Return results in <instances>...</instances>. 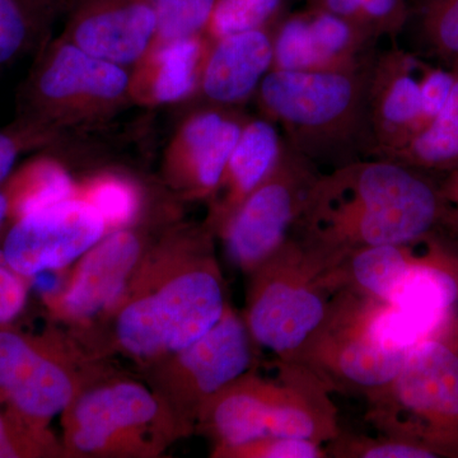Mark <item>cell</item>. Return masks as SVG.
I'll list each match as a JSON object with an SVG mask.
<instances>
[{
  "label": "cell",
  "mask_w": 458,
  "mask_h": 458,
  "mask_svg": "<svg viewBox=\"0 0 458 458\" xmlns=\"http://www.w3.org/2000/svg\"><path fill=\"white\" fill-rule=\"evenodd\" d=\"M214 240L205 223L167 232L147 250L113 309L83 335H101L106 349L146 367L203 336L229 304Z\"/></svg>",
  "instance_id": "6da1fadb"
},
{
  "label": "cell",
  "mask_w": 458,
  "mask_h": 458,
  "mask_svg": "<svg viewBox=\"0 0 458 458\" xmlns=\"http://www.w3.org/2000/svg\"><path fill=\"white\" fill-rule=\"evenodd\" d=\"M448 209L430 174L393 159L366 158L319 174L293 232L340 259L360 247L429 236Z\"/></svg>",
  "instance_id": "7a4b0ae2"
},
{
  "label": "cell",
  "mask_w": 458,
  "mask_h": 458,
  "mask_svg": "<svg viewBox=\"0 0 458 458\" xmlns=\"http://www.w3.org/2000/svg\"><path fill=\"white\" fill-rule=\"evenodd\" d=\"M375 55L339 71H270L254 96L260 116L321 171L372 158L369 89Z\"/></svg>",
  "instance_id": "3957f363"
},
{
  "label": "cell",
  "mask_w": 458,
  "mask_h": 458,
  "mask_svg": "<svg viewBox=\"0 0 458 458\" xmlns=\"http://www.w3.org/2000/svg\"><path fill=\"white\" fill-rule=\"evenodd\" d=\"M331 391L315 373L276 360V376L250 369L225 386L201 410L197 428L214 447L267 437L327 443L342 432Z\"/></svg>",
  "instance_id": "277c9868"
},
{
  "label": "cell",
  "mask_w": 458,
  "mask_h": 458,
  "mask_svg": "<svg viewBox=\"0 0 458 458\" xmlns=\"http://www.w3.org/2000/svg\"><path fill=\"white\" fill-rule=\"evenodd\" d=\"M337 261L292 232L278 251L250 274L242 318L256 346L276 360H295L340 292L333 276Z\"/></svg>",
  "instance_id": "5b68a950"
},
{
  "label": "cell",
  "mask_w": 458,
  "mask_h": 458,
  "mask_svg": "<svg viewBox=\"0 0 458 458\" xmlns=\"http://www.w3.org/2000/svg\"><path fill=\"white\" fill-rule=\"evenodd\" d=\"M65 457L155 458L192 433L152 387L96 370L63 411Z\"/></svg>",
  "instance_id": "8992f818"
},
{
  "label": "cell",
  "mask_w": 458,
  "mask_h": 458,
  "mask_svg": "<svg viewBox=\"0 0 458 458\" xmlns=\"http://www.w3.org/2000/svg\"><path fill=\"white\" fill-rule=\"evenodd\" d=\"M131 105V72L60 36L38 55L23 83L18 120L63 135L111 119Z\"/></svg>",
  "instance_id": "52a82bcc"
},
{
  "label": "cell",
  "mask_w": 458,
  "mask_h": 458,
  "mask_svg": "<svg viewBox=\"0 0 458 458\" xmlns=\"http://www.w3.org/2000/svg\"><path fill=\"white\" fill-rule=\"evenodd\" d=\"M369 419L388 436L458 452V352L441 340L410 349L393 384L372 399Z\"/></svg>",
  "instance_id": "ba28073f"
},
{
  "label": "cell",
  "mask_w": 458,
  "mask_h": 458,
  "mask_svg": "<svg viewBox=\"0 0 458 458\" xmlns=\"http://www.w3.org/2000/svg\"><path fill=\"white\" fill-rule=\"evenodd\" d=\"M378 306L342 289L327 318L292 361L315 373L333 394H360L367 400L381 394L399 375L410 349L379 335Z\"/></svg>",
  "instance_id": "9c48e42d"
},
{
  "label": "cell",
  "mask_w": 458,
  "mask_h": 458,
  "mask_svg": "<svg viewBox=\"0 0 458 458\" xmlns=\"http://www.w3.org/2000/svg\"><path fill=\"white\" fill-rule=\"evenodd\" d=\"M255 346L245 319L228 304L203 336L147 367L150 387L192 432L204 406L251 369Z\"/></svg>",
  "instance_id": "30bf717a"
},
{
  "label": "cell",
  "mask_w": 458,
  "mask_h": 458,
  "mask_svg": "<svg viewBox=\"0 0 458 458\" xmlns=\"http://www.w3.org/2000/svg\"><path fill=\"white\" fill-rule=\"evenodd\" d=\"M95 361L69 339L0 330V400L30 423L47 428L98 369Z\"/></svg>",
  "instance_id": "8fae6325"
},
{
  "label": "cell",
  "mask_w": 458,
  "mask_h": 458,
  "mask_svg": "<svg viewBox=\"0 0 458 458\" xmlns=\"http://www.w3.org/2000/svg\"><path fill=\"white\" fill-rule=\"evenodd\" d=\"M322 171L283 141L276 167L243 201L218 236L242 273H254L288 240Z\"/></svg>",
  "instance_id": "7c38bea8"
},
{
  "label": "cell",
  "mask_w": 458,
  "mask_h": 458,
  "mask_svg": "<svg viewBox=\"0 0 458 458\" xmlns=\"http://www.w3.org/2000/svg\"><path fill=\"white\" fill-rule=\"evenodd\" d=\"M147 250L146 234L135 225L99 240L82 255L63 292L51 298L56 318L78 336L96 327L122 297Z\"/></svg>",
  "instance_id": "4fadbf2b"
},
{
  "label": "cell",
  "mask_w": 458,
  "mask_h": 458,
  "mask_svg": "<svg viewBox=\"0 0 458 458\" xmlns=\"http://www.w3.org/2000/svg\"><path fill=\"white\" fill-rule=\"evenodd\" d=\"M106 234L104 218L95 208L69 198L14 221L3 258L18 276H33L82 258Z\"/></svg>",
  "instance_id": "5bb4252c"
},
{
  "label": "cell",
  "mask_w": 458,
  "mask_h": 458,
  "mask_svg": "<svg viewBox=\"0 0 458 458\" xmlns=\"http://www.w3.org/2000/svg\"><path fill=\"white\" fill-rule=\"evenodd\" d=\"M247 116L240 108L203 106L177 126L165 147L162 174L182 200L209 201Z\"/></svg>",
  "instance_id": "9a60e30c"
},
{
  "label": "cell",
  "mask_w": 458,
  "mask_h": 458,
  "mask_svg": "<svg viewBox=\"0 0 458 458\" xmlns=\"http://www.w3.org/2000/svg\"><path fill=\"white\" fill-rule=\"evenodd\" d=\"M152 0H83L62 38L105 62L134 66L156 42Z\"/></svg>",
  "instance_id": "2e32d148"
},
{
  "label": "cell",
  "mask_w": 458,
  "mask_h": 458,
  "mask_svg": "<svg viewBox=\"0 0 458 458\" xmlns=\"http://www.w3.org/2000/svg\"><path fill=\"white\" fill-rule=\"evenodd\" d=\"M420 57L391 45L370 66L369 107L375 140L372 158H385L415 134L420 113Z\"/></svg>",
  "instance_id": "e0dca14e"
},
{
  "label": "cell",
  "mask_w": 458,
  "mask_h": 458,
  "mask_svg": "<svg viewBox=\"0 0 458 458\" xmlns=\"http://www.w3.org/2000/svg\"><path fill=\"white\" fill-rule=\"evenodd\" d=\"M273 30L210 40L197 93L204 105L240 108L254 98L273 66Z\"/></svg>",
  "instance_id": "ac0fdd59"
},
{
  "label": "cell",
  "mask_w": 458,
  "mask_h": 458,
  "mask_svg": "<svg viewBox=\"0 0 458 458\" xmlns=\"http://www.w3.org/2000/svg\"><path fill=\"white\" fill-rule=\"evenodd\" d=\"M282 148L283 138L278 126L262 116H247L221 182L208 201L209 210L204 223L216 237L243 201L269 176Z\"/></svg>",
  "instance_id": "d6986e66"
},
{
  "label": "cell",
  "mask_w": 458,
  "mask_h": 458,
  "mask_svg": "<svg viewBox=\"0 0 458 458\" xmlns=\"http://www.w3.org/2000/svg\"><path fill=\"white\" fill-rule=\"evenodd\" d=\"M209 44L200 33L153 45L131 68V104L159 107L195 98Z\"/></svg>",
  "instance_id": "ffe728a7"
},
{
  "label": "cell",
  "mask_w": 458,
  "mask_h": 458,
  "mask_svg": "<svg viewBox=\"0 0 458 458\" xmlns=\"http://www.w3.org/2000/svg\"><path fill=\"white\" fill-rule=\"evenodd\" d=\"M403 33L410 53L458 72V0H409Z\"/></svg>",
  "instance_id": "44dd1931"
},
{
  "label": "cell",
  "mask_w": 458,
  "mask_h": 458,
  "mask_svg": "<svg viewBox=\"0 0 458 458\" xmlns=\"http://www.w3.org/2000/svg\"><path fill=\"white\" fill-rule=\"evenodd\" d=\"M450 98L441 113L403 147L385 157L427 172H451L458 168V72Z\"/></svg>",
  "instance_id": "7402d4cb"
},
{
  "label": "cell",
  "mask_w": 458,
  "mask_h": 458,
  "mask_svg": "<svg viewBox=\"0 0 458 458\" xmlns=\"http://www.w3.org/2000/svg\"><path fill=\"white\" fill-rule=\"evenodd\" d=\"M4 182L13 201L14 221L72 198L75 183L64 165L51 157L31 159Z\"/></svg>",
  "instance_id": "603a6c76"
},
{
  "label": "cell",
  "mask_w": 458,
  "mask_h": 458,
  "mask_svg": "<svg viewBox=\"0 0 458 458\" xmlns=\"http://www.w3.org/2000/svg\"><path fill=\"white\" fill-rule=\"evenodd\" d=\"M72 198L86 201L101 214L107 234L134 225L143 209L140 186L114 171H101L75 182Z\"/></svg>",
  "instance_id": "cb8c5ba5"
},
{
  "label": "cell",
  "mask_w": 458,
  "mask_h": 458,
  "mask_svg": "<svg viewBox=\"0 0 458 458\" xmlns=\"http://www.w3.org/2000/svg\"><path fill=\"white\" fill-rule=\"evenodd\" d=\"M285 0H214L204 35L218 40L233 33L274 29Z\"/></svg>",
  "instance_id": "d4e9b609"
},
{
  "label": "cell",
  "mask_w": 458,
  "mask_h": 458,
  "mask_svg": "<svg viewBox=\"0 0 458 458\" xmlns=\"http://www.w3.org/2000/svg\"><path fill=\"white\" fill-rule=\"evenodd\" d=\"M328 457L334 458H434L436 452L409 439L399 437H369L340 432L327 443Z\"/></svg>",
  "instance_id": "484cf974"
},
{
  "label": "cell",
  "mask_w": 458,
  "mask_h": 458,
  "mask_svg": "<svg viewBox=\"0 0 458 458\" xmlns=\"http://www.w3.org/2000/svg\"><path fill=\"white\" fill-rule=\"evenodd\" d=\"M63 456V443L47 428L35 426L11 410L0 414V458Z\"/></svg>",
  "instance_id": "4316f807"
},
{
  "label": "cell",
  "mask_w": 458,
  "mask_h": 458,
  "mask_svg": "<svg viewBox=\"0 0 458 458\" xmlns=\"http://www.w3.org/2000/svg\"><path fill=\"white\" fill-rule=\"evenodd\" d=\"M157 18V44L204 33L214 0H152Z\"/></svg>",
  "instance_id": "83f0119b"
},
{
  "label": "cell",
  "mask_w": 458,
  "mask_h": 458,
  "mask_svg": "<svg viewBox=\"0 0 458 458\" xmlns=\"http://www.w3.org/2000/svg\"><path fill=\"white\" fill-rule=\"evenodd\" d=\"M35 33L36 16L29 0H0V69L29 50Z\"/></svg>",
  "instance_id": "f1b7e54d"
},
{
  "label": "cell",
  "mask_w": 458,
  "mask_h": 458,
  "mask_svg": "<svg viewBox=\"0 0 458 458\" xmlns=\"http://www.w3.org/2000/svg\"><path fill=\"white\" fill-rule=\"evenodd\" d=\"M214 458H328L327 447L310 439L267 437L232 447H214Z\"/></svg>",
  "instance_id": "f546056e"
},
{
  "label": "cell",
  "mask_w": 458,
  "mask_h": 458,
  "mask_svg": "<svg viewBox=\"0 0 458 458\" xmlns=\"http://www.w3.org/2000/svg\"><path fill=\"white\" fill-rule=\"evenodd\" d=\"M60 137L57 132L18 119L0 131V185L11 176L18 157L36 148L50 146Z\"/></svg>",
  "instance_id": "4dcf8cb0"
},
{
  "label": "cell",
  "mask_w": 458,
  "mask_h": 458,
  "mask_svg": "<svg viewBox=\"0 0 458 458\" xmlns=\"http://www.w3.org/2000/svg\"><path fill=\"white\" fill-rule=\"evenodd\" d=\"M409 16V0H360L358 27L377 42L403 33Z\"/></svg>",
  "instance_id": "1f68e13d"
},
{
  "label": "cell",
  "mask_w": 458,
  "mask_h": 458,
  "mask_svg": "<svg viewBox=\"0 0 458 458\" xmlns=\"http://www.w3.org/2000/svg\"><path fill=\"white\" fill-rule=\"evenodd\" d=\"M454 77H456V73L451 69L420 59V73H419L420 113H419L415 134L423 131L433 122L434 117L441 113L445 102L450 98Z\"/></svg>",
  "instance_id": "d6a6232c"
},
{
  "label": "cell",
  "mask_w": 458,
  "mask_h": 458,
  "mask_svg": "<svg viewBox=\"0 0 458 458\" xmlns=\"http://www.w3.org/2000/svg\"><path fill=\"white\" fill-rule=\"evenodd\" d=\"M26 297V286L16 273L0 267V325L8 324L22 311Z\"/></svg>",
  "instance_id": "836d02e7"
},
{
  "label": "cell",
  "mask_w": 458,
  "mask_h": 458,
  "mask_svg": "<svg viewBox=\"0 0 458 458\" xmlns=\"http://www.w3.org/2000/svg\"><path fill=\"white\" fill-rule=\"evenodd\" d=\"M7 219H14L13 201H12L7 186L3 182L0 185V227Z\"/></svg>",
  "instance_id": "e575fe53"
},
{
  "label": "cell",
  "mask_w": 458,
  "mask_h": 458,
  "mask_svg": "<svg viewBox=\"0 0 458 458\" xmlns=\"http://www.w3.org/2000/svg\"><path fill=\"white\" fill-rule=\"evenodd\" d=\"M443 195L448 201L458 204V168L448 172V177L441 186Z\"/></svg>",
  "instance_id": "d590c367"
},
{
  "label": "cell",
  "mask_w": 458,
  "mask_h": 458,
  "mask_svg": "<svg viewBox=\"0 0 458 458\" xmlns=\"http://www.w3.org/2000/svg\"><path fill=\"white\" fill-rule=\"evenodd\" d=\"M458 207V204H457ZM450 225L452 229H454L458 236V208L457 209H448L447 216H445V222H443V225Z\"/></svg>",
  "instance_id": "8d00e7d4"
}]
</instances>
